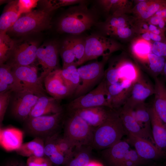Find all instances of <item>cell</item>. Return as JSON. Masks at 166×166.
<instances>
[{
	"label": "cell",
	"instance_id": "ffe728a7",
	"mask_svg": "<svg viewBox=\"0 0 166 166\" xmlns=\"http://www.w3.org/2000/svg\"><path fill=\"white\" fill-rule=\"evenodd\" d=\"M60 101L47 95L41 96L32 109L29 117L51 115L63 112V108L61 105Z\"/></svg>",
	"mask_w": 166,
	"mask_h": 166
},
{
	"label": "cell",
	"instance_id": "83f0119b",
	"mask_svg": "<svg viewBox=\"0 0 166 166\" xmlns=\"http://www.w3.org/2000/svg\"><path fill=\"white\" fill-rule=\"evenodd\" d=\"M18 1L10 2L0 17V33L6 32L20 17L18 10Z\"/></svg>",
	"mask_w": 166,
	"mask_h": 166
},
{
	"label": "cell",
	"instance_id": "c3c4849f",
	"mask_svg": "<svg viewBox=\"0 0 166 166\" xmlns=\"http://www.w3.org/2000/svg\"><path fill=\"white\" fill-rule=\"evenodd\" d=\"M164 34L166 40V30L164 32Z\"/></svg>",
	"mask_w": 166,
	"mask_h": 166
},
{
	"label": "cell",
	"instance_id": "30bf717a",
	"mask_svg": "<svg viewBox=\"0 0 166 166\" xmlns=\"http://www.w3.org/2000/svg\"><path fill=\"white\" fill-rule=\"evenodd\" d=\"M42 96L23 88L13 91L10 102L12 115L15 118L24 121L29 117L32 109Z\"/></svg>",
	"mask_w": 166,
	"mask_h": 166
},
{
	"label": "cell",
	"instance_id": "7c38bea8",
	"mask_svg": "<svg viewBox=\"0 0 166 166\" xmlns=\"http://www.w3.org/2000/svg\"><path fill=\"white\" fill-rule=\"evenodd\" d=\"M11 67L19 87L28 89L41 95H46L43 81L38 76L34 68L30 65Z\"/></svg>",
	"mask_w": 166,
	"mask_h": 166
},
{
	"label": "cell",
	"instance_id": "4316f807",
	"mask_svg": "<svg viewBox=\"0 0 166 166\" xmlns=\"http://www.w3.org/2000/svg\"><path fill=\"white\" fill-rule=\"evenodd\" d=\"M97 2L102 11L108 16L127 14L132 9V4L129 1L99 0Z\"/></svg>",
	"mask_w": 166,
	"mask_h": 166
},
{
	"label": "cell",
	"instance_id": "277c9868",
	"mask_svg": "<svg viewBox=\"0 0 166 166\" xmlns=\"http://www.w3.org/2000/svg\"><path fill=\"white\" fill-rule=\"evenodd\" d=\"M63 137L75 148L91 146L93 128L73 112L65 113Z\"/></svg>",
	"mask_w": 166,
	"mask_h": 166
},
{
	"label": "cell",
	"instance_id": "d590c367",
	"mask_svg": "<svg viewBox=\"0 0 166 166\" xmlns=\"http://www.w3.org/2000/svg\"><path fill=\"white\" fill-rule=\"evenodd\" d=\"M166 61V58L151 53L148 55L144 62H147L148 69L155 78L162 74Z\"/></svg>",
	"mask_w": 166,
	"mask_h": 166
},
{
	"label": "cell",
	"instance_id": "1f68e13d",
	"mask_svg": "<svg viewBox=\"0 0 166 166\" xmlns=\"http://www.w3.org/2000/svg\"><path fill=\"white\" fill-rule=\"evenodd\" d=\"M93 148L90 145L75 148L73 155L63 166H86L91 161Z\"/></svg>",
	"mask_w": 166,
	"mask_h": 166
},
{
	"label": "cell",
	"instance_id": "ba28073f",
	"mask_svg": "<svg viewBox=\"0 0 166 166\" xmlns=\"http://www.w3.org/2000/svg\"><path fill=\"white\" fill-rule=\"evenodd\" d=\"M52 12L48 8L32 10L20 17L9 30L18 35L41 31L50 26Z\"/></svg>",
	"mask_w": 166,
	"mask_h": 166
},
{
	"label": "cell",
	"instance_id": "bcb514c9",
	"mask_svg": "<svg viewBox=\"0 0 166 166\" xmlns=\"http://www.w3.org/2000/svg\"><path fill=\"white\" fill-rule=\"evenodd\" d=\"M161 74H162L164 79L166 81V61L165 62L163 72Z\"/></svg>",
	"mask_w": 166,
	"mask_h": 166
},
{
	"label": "cell",
	"instance_id": "603a6c76",
	"mask_svg": "<svg viewBox=\"0 0 166 166\" xmlns=\"http://www.w3.org/2000/svg\"><path fill=\"white\" fill-rule=\"evenodd\" d=\"M23 133L13 127L0 128V144L1 147L7 151H16L23 144Z\"/></svg>",
	"mask_w": 166,
	"mask_h": 166
},
{
	"label": "cell",
	"instance_id": "74e56055",
	"mask_svg": "<svg viewBox=\"0 0 166 166\" xmlns=\"http://www.w3.org/2000/svg\"><path fill=\"white\" fill-rule=\"evenodd\" d=\"M12 92V90H10L0 93V127L2 126L6 110L10 103Z\"/></svg>",
	"mask_w": 166,
	"mask_h": 166
},
{
	"label": "cell",
	"instance_id": "4fadbf2b",
	"mask_svg": "<svg viewBox=\"0 0 166 166\" xmlns=\"http://www.w3.org/2000/svg\"><path fill=\"white\" fill-rule=\"evenodd\" d=\"M60 46L56 42H52L39 47L37 51V59L43 71L40 78L43 81L45 77L58 68Z\"/></svg>",
	"mask_w": 166,
	"mask_h": 166
},
{
	"label": "cell",
	"instance_id": "6da1fadb",
	"mask_svg": "<svg viewBox=\"0 0 166 166\" xmlns=\"http://www.w3.org/2000/svg\"><path fill=\"white\" fill-rule=\"evenodd\" d=\"M87 2L69 8L58 22V29L62 32L77 35L90 29L97 22L96 10L89 8Z\"/></svg>",
	"mask_w": 166,
	"mask_h": 166
},
{
	"label": "cell",
	"instance_id": "52a82bcc",
	"mask_svg": "<svg viewBox=\"0 0 166 166\" xmlns=\"http://www.w3.org/2000/svg\"><path fill=\"white\" fill-rule=\"evenodd\" d=\"M109 57H102L100 61L77 68L80 82L74 94V98L89 92L101 82L105 77V65Z\"/></svg>",
	"mask_w": 166,
	"mask_h": 166
},
{
	"label": "cell",
	"instance_id": "836d02e7",
	"mask_svg": "<svg viewBox=\"0 0 166 166\" xmlns=\"http://www.w3.org/2000/svg\"><path fill=\"white\" fill-rule=\"evenodd\" d=\"M77 67L73 64L61 69L62 78L69 90L70 95H74L80 84V76Z\"/></svg>",
	"mask_w": 166,
	"mask_h": 166
},
{
	"label": "cell",
	"instance_id": "ac0fdd59",
	"mask_svg": "<svg viewBox=\"0 0 166 166\" xmlns=\"http://www.w3.org/2000/svg\"><path fill=\"white\" fill-rule=\"evenodd\" d=\"M118 111L127 134H132L146 139L156 145L152 137L142 128L137 123L133 116L131 108L124 104Z\"/></svg>",
	"mask_w": 166,
	"mask_h": 166
},
{
	"label": "cell",
	"instance_id": "d6986e66",
	"mask_svg": "<svg viewBox=\"0 0 166 166\" xmlns=\"http://www.w3.org/2000/svg\"><path fill=\"white\" fill-rule=\"evenodd\" d=\"M131 11L137 22L145 21L153 15L162 7L166 5L164 0H137Z\"/></svg>",
	"mask_w": 166,
	"mask_h": 166
},
{
	"label": "cell",
	"instance_id": "7bdbcfd3",
	"mask_svg": "<svg viewBox=\"0 0 166 166\" xmlns=\"http://www.w3.org/2000/svg\"><path fill=\"white\" fill-rule=\"evenodd\" d=\"M152 53L166 58V43L160 42H153L152 44Z\"/></svg>",
	"mask_w": 166,
	"mask_h": 166
},
{
	"label": "cell",
	"instance_id": "8fae6325",
	"mask_svg": "<svg viewBox=\"0 0 166 166\" xmlns=\"http://www.w3.org/2000/svg\"><path fill=\"white\" fill-rule=\"evenodd\" d=\"M85 38L73 35L64 41L59 48L62 68L73 64L78 66L84 54Z\"/></svg>",
	"mask_w": 166,
	"mask_h": 166
},
{
	"label": "cell",
	"instance_id": "f546056e",
	"mask_svg": "<svg viewBox=\"0 0 166 166\" xmlns=\"http://www.w3.org/2000/svg\"><path fill=\"white\" fill-rule=\"evenodd\" d=\"M44 147L45 140L35 137L30 141L23 143L16 151L18 155L24 157H42L45 156Z\"/></svg>",
	"mask_w": 166,
	"mask_h": 166
},
{
	"label": "cell",
	"instance_id": "2e32d148",
	"mask_svg": "<svg viewBox=\"0 0 166 166\" xmlns=\"http://www.w3.org/2000/svg\"><path fill=\"white\" fill-rule=\"evenodd\" d=\"M154 93V86L141 75L132 85L124 104L133 109Z\"/></svg>",
	"mask_w": 166,
	"mask_h": 166
},
{
	"label": "cell",
	"instance_id": "8992f818",
	"mask_svg": "<svg viewBox=\"0 0 166 166\" xmlns=\"http://www.w3.org/2000/svg\"><path fill=\"white\" fill-rule=\"evenodd\" d=\"M122 48L116 40L101 34H92L85 38L84 54L78 66L101 56H110Z\"/></svg>",
	"mask_w": 166,
	"mask_h": 166
},
{
	"label": "cell",
	"instance_id": "f1b7e54d",
	"mask_svg": "<svg viewBox=\"0 0 166 166\" xmlns=\"http://www.w3.org/2000/svg\"><path fill=\"white\" fill-rule=\"evenodd\" d=\"M57 134L45 140L44 154L52 162L53 166H63L68 159L59 150L55 141Z\"/></svg>",
	"mask_w": 166,
	"mask_h": 166
},
{
	"label": "cell",
	"instance_id": "cb8c5ba5",
	"mask_svg": "<svg viewBox=\"0 0 166 166\" xmlns=\"http://www.w3.org/2000/svg\"><path fill=\"white\" fill-rule=\"evenodd\" d=\"M107 108L108 107L105 106H97L68 112H73L78 115L90 126L94 128L100 125L106 118L110 109Z\"/></svg>",
	"mask_w": 166,
	"mask_h": 166
},
{
	"label": "cell",
	"instance_id": "8d00e7d4",
	"mask_svg": "<svg viewBox=\"0 0 166 166\" xmlns=\"http://www.w3.org/2000/svg\"><path fill=\"white\" fill-rule=\"evenodd\" d=\"M6 33H0V65L4 64L10 58L14 47L13 42Z\"/></svg>",
	"mask_w": 166,
	"mask_h": 166
},
{
	"label": "cell",
	"instance_id": "9a60e30c",
	"mask_svg": "<svg viewBox=\"0 0 166 166\" xmlns=\"http://www.w3.org/2000/svg\"><path fill=\"white\" fill-rule=\"evenodd\" d=\"M125 140L135 148L137 153L142 158L153 161L166 156V152L149 141L130 133H127Z\"/></svg>",
	"mask_w": 166,
	"mask_h": 166
},
{
	"label": "cell",
	"instance_id": "f35d334b",
	"mask_svg": "<svg viewBox=\"0 0 166 166\" xmlns=\"http://www.w3.org/2000/svg\"><path fill=\"white\" fill-rule=\"evenodd\" d=\"M125 158L133 162L136 166H145L153 164V161L141 157L134 149L130 148L126 153Z\"/></svg>",
	"mask_w": 166,
	"mask_h": 166
},
{
	"label": "cell",
	"instance_id": "3957f363",
	"mask_svg": "<svg viewBox=\"0 0 166 166\" xmlns=\"http://www.w3.org/2000/svg\"><path fill=\"white\" fill-rule=\"evenodd\" d=\"M137 22L133 17L122 14L108 16L105 21L98 22L96 26L101 34L115 40L125 41L137 35Z\"/></svg>",
	"mask_w": 166,
	"mask_h": 166
},
{
	"label": "cell",
	"instance_id": "5b68a950",
	"mask_svg": "<svg viewBox=\"0 0 166 166\" xmlns=\"http://www.w3.org/2000/svg\"><path fill=\"white\" fill-rule=\"evenodd\" d=\"M64 111L55 114L28 117L24 121V131L28 135L45 140L60 133L63 125Z\"/></svg>",
	"mask_w": 166,
	"mask_h": 166
},
{
	"label": "cell",
	"instance_id": "e575fe53",
	"mask_svg": "<svg viewBox=\"0 0 166 166\" xmlns=\"http://www.w3.org/2000/svg\"><path fill=\"white\" fill-rule=\"evenodd\" d=\"M137 38L132 42V50L136 57L144 62L152 53V43L140 38Z\"/></svg>",
	"mask_w": 166,
	"mask_h": 166
},
{
	"label": "cell",
	"instance_id": "d4e9b609",
	"mask_svg": "<svg viewBox=\"0 0 166 166\" xmlns=\"http://www.w3.org/2000/svg\"><path fill=\"white\" fill-rule=\"evenodd\" d=\"M152 136L156 145L166 149V124L159 116L153 107L149 108Z\"/></svg>",
	"mask_w": 166,
	"mask_h": 166
},
{
	"label": "cell",
	"instance_id": "44dd1931",
	"mask_svg": "<svg viewBox=\"0 0 166 166\" xmlns=\"http://www.w3.org/2000/svg\"><path fill=\"white\" fill-rule=\"evenodd\" d=\"M130 145L125 140H121L102 150L101 155L108 166H122L125 155L130 148Z\"/></svg>",
	"mask_w": 166,
	"mask_h": 166
},
{
	"label": "cell",
	"instance_id": "d6a6232c",
	"mask_svg": "<svg viewBox=\"0 0 166 166\" xmlns=\"http://www.w3.org/2000/svg\"><path fill=\"white\" fill-rule=\"evenodd\" d=\"M132 109L133 116L137 123L152 137L149 108L144 102L136 105Z\"/></svg>",
	"mask_w": 166,
	"mask_h": 166
},
{
	"label": "cell",
	"instance_id": "484cf974",
	"mask_svg": "<svg viewBox=\"0 0 166 166\" xmlns=\"http://www.w3.org/2000/svg\"><path fill=\"white\" fill-rule=\"evenodd\" d=\"M154 100L152 106L156 112L166 124V86L164 81L155 78Z\"/></svg>",
	"mask_w": 166,
	"mask_h": 166
},
{
	"label": "cell",
	"instance_id": "e0dca14e",
	"mask_svg": "<svg viewBox=\"0 0 166 166\" xmlns=\"http://www.w3.org/2000/svg\"><path fill=\"white\" fill-rule=\"evenodd\" d=\"M61 69H57L51 72L44 78L45 89L51 97L60 101L70 94L62 78Z\"/></svg>",
	"mask_w": 166,
	"mask_h": 166
},
{
	"label": "cell",
	"instance_id": "ee69618b",
	"mask_svg": "<svg viewBox=\"0 0 166 166\" xmlns=\"http://www.w3.org/2000/svg\"><path fill=\"white\" fill-rule=\"evenodd\" d=\"M2 166H27V165L26 164L20 160L12 158L6 160Z\"/></svg>",
	"mask_w": 166,
	"mask_h": 166
},
{
	"label": "cell",
	"instance_id": "7402d4cb",
	"mask_svg": "<svg viewBox=\"0 0 166 166\" xmlns=\"http://www.w3.org/2000/svg\"><path fill=\"white\" fill-rule=\"evenodd\" d=\"M134 83L125 80L107 85L112 109H115L124 105Z\"/></svg>",
	"mask_w": 166,
	"mask_h": 166
},
{
	"label": "cell",
	"instance_id": "7a4b0ae2",
	"mask_svg": "<svg viewBox=\"0 0 166 166\" xmlns=\"http://www.w3.org/2000/svg\"><path fill=\"white\" fill-rule=\"evenodd\" d=\"M118 111L109 109L104 121L93 128L91 146L104 150L113 146L127 135Z\"/></svg>",
	"mask_w": 166,
	"mask_h": 166
},
{
	"label": "cell",
	"instance_id": "4dcf8cb0",
	"mask_svg": "<svg viewBox=\"0 0 166 166\" xmlns=\"http://www.w3.org/2000/svg\"><path fill=\"white\" fill-rule=\"evenodd\" d=\"M19 88L11 67L7 64L0 65V93Z\"/></svg>",
	"mask_w": 166,
	"mask_h": 166
},
{
	"label": "cell",
	"instance_id": "5bb4252c",
	"mask_svg": "<svg viewBox=\"0 0 166 166\" xmlns=\"http://www.w3.org/2000/svg\"><path fill=\"white\" fill-rule=\"evenodd\" d=\"M37 44L31 41H25L15 46L7 64L11 66H29L37 59Z\"/></svg>",
	"mask_w": 166,
	"mask_h": 166
},
{
	"label": "cell",
	"instance_id": "f6af8a7d",
	"mask_svg": "<svg viewBox=\"0 0 166 166\" xmlns=\"http://www.w3.org/2000/svg\"><path fill=\"white\" fill-rule=\"evenodd\" d=\"M86 166H103L100 163L90 161Z\"/></svg>",
	"mask_w": 166,
	"mask_h": 166
},
{
	"label": "cell",
	"instance_id": "ab89813d",
	"mask_svg": "<svg viewBox=\"0 0 166 166\" xmlns=\"http://www.w3.org/2000/svg\"><path fill=\"white\" fill-rule=\"evenodd\" d=\"M86 2V1L83 0H50L47 2V8L53 11L61 7L77 5Z\"/></svg>",
	"mask_w": 166,
	"mask_h": 166
},
{
	"label": "cell",
	"instance_id": "7dc6e473",
	"mask_svg": "<svg viewBox=\"0 0 166 166\" xmlns=\"http://www.w3.org/2000/svg\"><path fill=\"white\" fill-rule=\"evenodd\" d=\"M146 166H159L157 164H150V165Z\"/></svg>",
	"mask_w": 166,
	"mask_h": 166
},
{
	"label": "cell",
	"instance_id": "60d3db41",
	"mask_svg": "<svg viewBox=\"0 0 166 166\" xmlns=\"http://www.w3.org/2000/svg\"><path fill=\"white\" fill-rule=\"evenodd\" d=\"M38 0H19L18 1V5L19 14H26L31 12L33 9L38 4Z\"/></svg>",
	"mask_w": 166,
	"mask_h": 166
},
{
	"label": "cell",
	"instance_id": "9c48e42d",
	"mask_svg": "<svg viewBox=\"0 0 166 166\" xmlns=\"http://www.w3.org/2000/svg\"><path fill=\"white\" fill-rule=\"evenodd\" d=\"M97 106H105L112 109L110 98L104 77L93 90L85 95L75 98L66 105V111Z\"/></svg>",
	"mask_w": 166,
	"mask_h": 166
},
{
	"label": "cell",
	"instance_id": "b9f144b4",
	"mask_svg": "<svg viewBox=\"0 0 166 166\" xmlns=\"http://www.w3.org/2000/svg\"><path fill=\"white\" fill-rule=\"evenodd\" d=\"M27 166H53L50 160L45 156L42 157L32 156L28 157Z\"/></svg>",
	"mask_w": 166,
	"mask_h": 166
}]
</instances>
